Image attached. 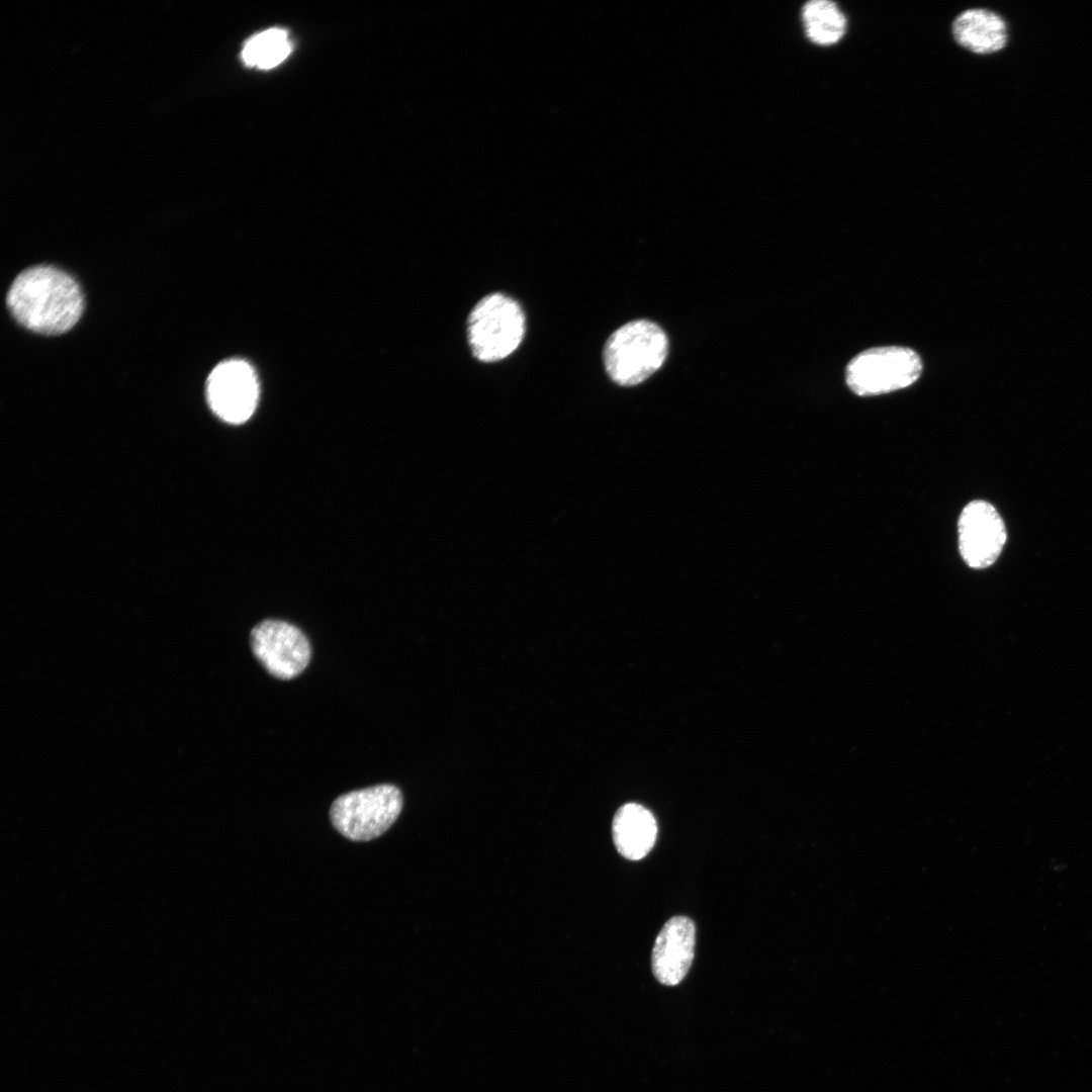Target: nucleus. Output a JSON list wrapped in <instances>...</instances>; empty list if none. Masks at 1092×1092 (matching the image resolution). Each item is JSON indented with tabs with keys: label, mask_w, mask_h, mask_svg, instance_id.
Masks as SVG:
<instances>
[{
	"label": "nucleus",
	"mask_w": 1092,
	"mask_h": 1092,
	"mask_svg": "<svg viewBox=\"0 0 1092 1092\" xmlns=\"http://www.w3.org/2000/svg\"><path fill=\"white\" fill-rule=\"evenodd\" d=\"M7 304L19 324L44 335L69 331L84 306L77 281L53 266H35L21 272L9 288Z\"/></svg>",
	"instance_id": "obj_1"
},
{
	"label": "nucleus",
	"mask_w": 1092,
	"mask_h": 1092,
	"mask_svg": "<svg viewBox=\"0 0 1092 1092\" xmlns=\"http://www.w3.org/2000/svg\"><path fill=\"white\" fill-rule=\"evenodd\" d=\"M959 549L972 568L992 565L1001 554L1007 534L997 510L988 502L973 500L962 511L958 522Z\"/></svg>",
	"instance_id": "obj_8"
},
{
	"label": "nucleus",
	"mask_w": 1092,
	"mask_h": 1092,
	"mask_svg": "<svg viewBox=\"0 0 1092 1092\" xmlns=\"http://www.w3.org/2000/svg\"><path fill=\"white\" fill-rule=\"evenodd\" d=\"M291 50V41L286 30L269 28L247 40L241 57L247 66L271 69L282 63Z\"/></svg>",
	"instance_id": "obj_13"
},
{
	"label": "nucleus",
	"mask_w": 1092,
	"mask_h": 1092,
	"mask_svg": "<svg viewBox=\"0 0 1092 1092\" xmlns=\"http://www.w3.org/2000/svg\"><path fill=\"white\" fill-rule=\"evenodd\" d=\"M951 32L964 49L977 55H990L1005 48L1007 24L998 13L985 8H971L953 20Z\"/></svg>",
	"instance_id": "obj_10"
},
{
	"label": "nucleus",
	"mask_w": 1092,
	"mask_h": 1092,
	"mask_svg": "<svg viewBox=\"0 0 1092 1092\" xmlns=\"http://www.w3.org/2000/svg\"><path fill=\"white\" fill-rule=\"evenodd\" d=\"M668 339L663 330L647 320H636L616 330L607 340L603 358L610 378L621 386L637 385L663 364Z\"/></svg>",
	"instance_id": "obj_2"
},
{
	"label": "nucleus",
	"mask_w": 1092,
	"mask_h": 1092,
	"mask_svg": "<svg viewBox=\"0 0 1092 1092\" xmlns=\"http://www.w3.org/2000/svg\"><path fill=\"white\" fill-rule=\"evenodd\" d=\"M696 928L687 916L667 920L656 936L651 968L657 981L666 986L677 985L688 974L695 954Z\"/></svg>",
	"instance_id": "obj_9"
},
{
	"label": "nucleus",
	"mask_w": 1092,
	"mask_h": 1092,
	"mask_svg": "<svg viewBox=\"0 0 1092 1092\" xmlns=\"http://www.w3.org/2000/svg\"><path fill=\"white\" fill-rule=\"evenodd\" d=\"M403 799L400 790L388 784L341 795L332 804L333 826L354 841H368L382 835L397 819Z\"/></svg>",
	"instance_id": "obj_4"
},
{
	"label": "nucleus",
	"mask_w": 1092,
	"mask_h": 1092,
	"mask_svg": "<svg viewBox=\"0 0 1092 1092\" xmlns=\"http://www.w3.org/2000/svg\"><path fill=\"white\" fill-rule=\"evenodd\" d=\"M254 655L273 676L291 679L307 666L311 649L305 635L294 625L264 620L251 631Z\"/></svg>",
	"instance_id": "obj_6"
},
{
	"label": "nucleus",
	"mask_w": 1092,
	"mask_h": 1092,
	"mask_svg": "<svg viewBox=\"0 0 1092 1092\" xmlns=\"http://www.w3.org/2000/svg\"><path fill=\"white\" fill-rule=\"evenodd\" d=\"M206 397L212 412L231 424L246 422L254 413L259 385L252 366L244 360L219 363L209 374Z\"/></svg>",
	"instance_id": "obj_7"
},
{
	"label": "nucleus",
	"mask_w": 1092,
	"mask_h": 1092,
	"mask_svg": "<svg viewBox=\"0 0 1092 1092\" xmlns=\"http://www.w3.org/2000/svg\"><path fill=\"white\" fill-rule=\"evenodd\" d=\"M805 34L817 46L837 43L845 34L847 19L839 6L830 0H811L802 7Z\"/></svg>",
	"instance_id": "obj_12"
},
{
	"label": "nucleus",
	"mask_w": 1092,
	"mask_h": 1092,
	"mask_svg": "<svg viewBox=\"0 0 1092 1092\" xmlns=\"http://www.w3.org/2000/svg\"><path fill=\"white\" fill-rule=\"evenodd\" d=\"M525 314L512 297L490 293L472 308L467 322L468 343L472 354L482 362H495L510 356L525 334Z\"/></svg>",
	"instance_id": "obj_3"
},
{
	"label": "nucleus",
	"mask_w": 1092,
	"mask_h": 1092,
	"mask_svg": "<svg viewBox=\"0 0 1092 1092\" xmlns=\"http://www.w3.org/2000/svg\"><path fill=\"white\" fill-rule=\"evenodd\" d=\"M612 833L618 852L625 858L639 860L646 856L655 844L656 820L642 805L628 803L615 814Z\"/></svg>",
	"instance_id": "obj_11"
},
{
	"label": "nucleus",
	"mask_w": 1092,
	"mask_h": 1092,
	"mask_svg": "<svg viewBox=\"0 0 1092 1092\" xmlns=\"http://www.w3.org/2000/svg\"><path fill=\"white\" fill-rule=\"evenodd\" d=\"M919 355L905 347L888 346L866 350L847 365L845 380L857 395H877L907 387L920 376Z\"/></svg>",
	"instance_id": "obj_5"
}]
</instances>
